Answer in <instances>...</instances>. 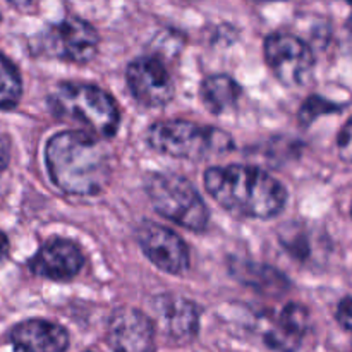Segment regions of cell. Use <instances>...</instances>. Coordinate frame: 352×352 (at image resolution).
I'll return each mask as SVG.
<instances>
[{
    "label": "cell",
    "instance_id": "obj_4",
    "mask_svg": "<svg viewBox=\"0 0 352 352\" xmlns=\"http://www.w3.org/2000/svg\"><path fill=\"white\" fill-rule=\"evenodd\" d=\"M146 141L158 153L182 160L201 162L234 150V141L223 131L188 120H160L150 126Z\"/></svg>",
    "mask_w": 352,
    "mask_h": 352
},
{
    "label": "cell",
    "instance_id": "obj_9",
    "mask_svg": "<svg viewBox=\"0 0 352 352\" xmlns=\"http://www.w3.org/2000/svg\"><path fill=\"white\" fill-rule=\"evenodd\" d=\"M155 336L153 320L129 306L117 308L107 323V342L113 352H155Z\"/></svg>",
    "mask_w": 352,
    "mask_h": 352
},
{
    "label": "cell",
    "instance_id": "obj_24",
    "mask_svg": "<svg viewBox=\"0 0 352 352\" xmlns=\"http://www.w3.org/2000/svg\"><path fill=\"white\" fill-rule=\"evenodd\" d=\"M254 2H272V0H254Z\"/></svg>",
    "mask_w": 352,
    "mask_h": 352
},
{
    "label": "cell",
    "instance_id": "obj_10",
    "mask_svg": "<svg viewBox=\"0 0 352 352\" xmlns=\"http://www.w3.org/2000/svg\"><path fill=\"white\" fill-rule=\"evenodd\" d=\"M155 327L172 344L192 342L199 330V308L181 296H158L153 301Z\"/></svg>",
    "mask_w": 352,
    "mask_h": 352
},
{
    "label": "cell",
    "instance_id": "obj_23",
    "mask_svg": "<svg viewBox=\"0 0 352 352\" xmlns=\"http://www.w3.org/2000/svg\"><path fill=\"white\" fill-rule=\"evenodd\" d=\"M347 28H349V31H351V33H352V14H351L349 21H347Z\"/></svg>",
    "mask_w": 352,
    "mask_h": 352
},
{
    "label": "cell",
    "instance_id": "obj_28",
    "mask_svg": "<svg viewBox=\"0 0 352 352\" xmlns=\"http://www.w3.org/2000/svg\"><path fill=\"white\" fill-rule=\"evenodd\" d=\"M0 21H2V16H0Z\"/></svg>",
    "mask_w": 352,
    "mask_h": 352
},
{
    "label": "cell",
    "instance_id": "obj_6",
    "mask_svg": "<svg viewBox=\"0 0 352 352\" xmlns=\"http://www.w3.org/2000/svg\"><path fill=\"white\" fill-rule=\"evenodd\" d=\"M265 58L275 78L285 86H302L315 69L313 52L301 38L291 33H272L265 41Z\"/></svg>",
    "mask_w": 352,
    "mask_h": 352
},
{
    "label": "cell",
    "instance_id": "obj_3",
    "mask_svg": "<svg viewBox=\"0 0 352 352\" xmlns=\"http://www.w3.org/2000/svg\"><path fill=\"white\" fill-rule=\"evenodd\" d=\"M50 109L58 119L78 122L96 138H110L119 127V109L109 93L85 82H60L52 91Z\"/></svg>",
    "mask_w": 352,
    "mask_h": 352
},
{
    "label": "cell",
    "instance_id": "obj_13",
    "mask_svg": "<svg viewBox=\"0 0 352 352\" xmlns=\"http://www.w3.org/2000/svg\"><path fill=\"white\" fill-rule=\"evenodd\" d=\"M9 339L17 351L23 352H65L69 347L67 330L41 318L17 323L10 330Z\"/></svg>",
    "mask_w": 352,
    "mask_h": 352
},
{
    "label": "cell",
    "instance_id": "obj_21",
    "mask_svg": "<svg viewBox=\"0 0 352 352\" xmlns=\"http://www.w3.org/2000/svg\"><path fill=\"white\" fill-rule=\"evenodd\" d=\"M9 250H10V244H9V237L0 230V267L7 261L9 258Z\"/></svg>",
    "mask_w": 352,
    "mask_h": 352
},
{
    "label": "cell",
    "instance_id": "obj_2",
    "mask_svg": "<svg viewBox=\"0 0 352 352\" xmlns=\"http://www.w3.org/2000/svg\"><path fill=\"white\" fill-rule=\"evenodd\" d=\"M205 188L222 208L248 219H272L287 201L285 188L277 179L250 165L208 168Z\"/></svg>",
    "mask_w": 352,
    "mask_h": 352
},
{
    "label": "cell",
    "instance_id": "obj_14",
    "mask_svg": "<svg viewBox=\"0 0 352 352\" xmlns=\"http://www.w3.org/2000/svg\"><path fill=\"white\" fill-rule=\"evenodd\" d=\"M309 330V311L302 305L291 302L282 309L277 322L265 333V344L278 352H296Z\"/></svg>",
    "mask_w": 352,
    "mask_h": 352
},
{
    "label": "cell",
    "instance_id": "obj_26",
    "mask_svg": "<svg viewBox=\"0 0 352 352\" xmlns=\"http://www.w3.org/2000/svg\"><path fill=\"white\" fill-rule=\"evenodd\" d=\"M85 352H95V351H85Z\"/></svg>",
    "mask_w": 352,
    "mask_h": 352
},
{
    "label": "cell",
    "instance_id": "obj_12",
    "mask_svg": "<svg viewBox=\"0 0 352 352\" xmlns=\"http://www.w3.org/2000/svg\"><path fill=\"white\" fill-rule=\"evenodd\" d=\"M85 258L81 250L67 239L47 241L30 260V268L33 274L50 280L65 282L74 278L81 272Z\"/></svg>",
    "mask_w": 352,
    "mask_h": 352
},
{
    "label": "cell",
    "instance_id": "obj_11",
    "mask_svg": "<svg viewBox=\"0 0 352 352\" xmlns=\"http://www.w3.org/2000/svg\"><path fill=\"white\" fill-rule=\"evenodd\" d=\"M127 85L134 98L144 107H164L174 98V81L157 57L136 58L127 67Z\"/></svg>",
    "mask_w": 352,
    "mask_h": 352
},
{
    "label": "cell",
    "instance_id": "obj_27",
    "mask_svg": "<svg viewBox=\"0 0 352 352\" xmlns=\"http://www.w3.org/2000/svg\"><path fill=\"white\" fill-rule=\"evenodd\" d=\"M351 213H352V205H351Z\"/></svg>",
    "mask_w": 352,
    "mask_h": 352
},
{
    "label": "cell",
    "instance_id": "obj_19",
    "mask_svg": "<svg viewBox=\"0 0 352 352\" xmlns=\"http://www.w3.org/2000/svg\"><path fill=\"white\" fill-rule=\"evenodd\" d=\"M337 322L347 332H352V298H344L337 306Z\"/></svg>",
    "mask_w": 352,
    "mask_h": 352
},
{
    "label": "cell",
    "instance_id": "obj_7",
    "mask_svg": "<svg viewBox=\"0 0 352 352\" xmlns=\"http://www.w3.org/2000/svg\"><path fill=\"white\" fill-rule=\"evenodd\" d=\"M45 50L74 64H88L98 50V33L79 17H67L45 33Z\"/></svg>",
    "mask_w": 352,
    "mask_h": 352
},
{
    "label": "cell",
    "instance_id": "obj_8",
    "mask_svg": "<svg viewBox=\"0 0 352 352\" xmlns=\"http://www.w3.org/2000/svg\"><path fill=\"white\" fill-rule=\"evenodd\" d=\"M136 239L148 260L167 274H184L189 268V251L181 236L155 222H143Z\"/></svg>",
    "mask_w": 352,
    "mask_h": 352
},
{
    "label": "cell",
    "instance_id": "obj_25",
    "mask_svg": "<svg viewBox=\"0 0 352 352\" xmlns=\"http://www.w3.org/2000/svg\"><path fill=\"white\" fill-rule=\"evenodd\" d=\"M344 2H349V3H352V0H344Z\"/></svg>",
    "mask_w": 352,
    "mask_h": 352
},
{
    "label": "cell",
    "instance_id": "obj_15",
    "mask_svg": "<svg viewBox=\"0 0 352 352\" xmlns=\"http://www.w3.org/2000/svg\"><path fill=\"white\" fill-rule=\"evenodd\" d=\"M199 93H201V102L205 103L210 112L222 113L236 105L243 89L237 85L236 79L226 74H219L205 79Z\"/></svg>",
    "mask_w": 352,
    "mask_h": 352
},
{
    "label": "cell",
    "instance_id": "obj_1",
    "mask_svg": "<svg viewBox=\"0 0 352 352\" xmlns=\"http://www.w3.org/2000/svg\"><path fill=\"white\" fill-rule=\"evenodd\" d=\"M45 162L52 182L67 195H96L112 175L109 150L86 131H64L52 136L45 148Z\"/></svg>",
    "mask_w": 352,
    "mask_h": 352
},
{
    "label": "cell",
    "instance_id": "obj_17",
    "mask_svg": "<svg viewBox=\"0 0 352 352\" xmlns=\"http://www.w3.org/2000/svg\"><path fill=\"white\" fill-rule=\"evenodd\" d=\"M336 110H340V107L333 105V103L327 102V100L320 98V96H311V98L302 105L301 112H299V119L305 124H309L313 119L322 116V113H330L336 112Z\"/></svg>",
    "mask_w": 352,
    "mask_h": 352
},
{
    "label": "cell",
    "instance_id": "obj_20",
    "mask_svg": "<svg viewBox=\"0 0 352 352\" xmlns=\"http://www.w3.org/2000/svg\"><path fill=\"white\" fill-rule=\"evenodd\" d=\"M10 160V141L6 134L0 133V174L7 168Z\"/></svg>",
    "mask_w": 352,
    "mask_h": 352
},
{
    "label": "cell",
    "instance_id": "obj_22",
    "mask_svg": "<svg viewBox=\"0 0 352 352\" xmlns=\"http://www.w3.org/2000/svg\"><path fill=\"white\" fill-rule=\"evenodd\" d=\"M10 6H14L16 9L23 10V12H30L34 7V0H9Z\"/></svg>",
    "mask_w": 352,
    "mask_h": 352
},
{
    "label": "cell",
    "instance_id": "obj_18",
    "mask_svg": "<svg viewBox=\"0 0 352 352\" xmlns=\"http://www.w3.org/2000/svg\"><path fill=\"white\" fill-rule=\"evenodd\" d=\"M337 148H339V157L347 164H352V117L340 131Z\"/></svg>",
    "mask_w": 352,
    "mask_h": 352
},
{
    "label": "cell",
    "instance_id": "obj_16",
    "mask_svg": "<svg viewBox=\"0 0 352 352\" xmlns=\"http://www.w3.org/2000/svg\"><path fill=\"white\" fill-rule=\"evenodd\" d=\"M23 81L16 65L0 54V110H10L19 103Z\"/></svg>",
    "mask_w": 352,
    "mask_h": 352
},
{
    "label": "cell",
    "instance_id": "obj_5",
    "mask_svg": "<svg viewBox=\"0 0 352 352\" xmlns=\"http://www.w3.org/2000/svg\"><path fill=\"white\" fill-rule=\"evenodd\" d=\"M153 208L165 219L189 230H203L208 223V208L195 186L177 174H153L146 181Z\"/></svg>",
    "mask_w": 352,
    "mask_h": 352
}]
</instances>
